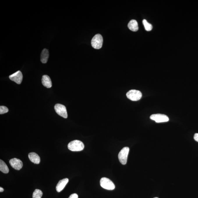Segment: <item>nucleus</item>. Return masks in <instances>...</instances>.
I'll list each match as a JSON object with an SVG mask.
<instances>
[{"label":"nucleus","mask_w":198,"mask_h":198,"mask_svg":"<svg viewBox=\"0 0 198 198\" xmlns=\"http://www.w3.org/2000/svg\"><path fill=\"white\" fill-rule=\"evenodd\" d=\"M128 27L130 30L132 31H137L138 30V22L135 20H131L128 24Z\"/></svg>","instance_id":"13"},{"label":"nucleus","mask_w":198,"mask_h":198,"mask_svg":"<svg viewBox=\"0 0 198 198\" xmlns=\"http://www.w3.org/2000/svg\"><path fill=\"white\" fill-rule=\"evenodd\" d=\"M49 57V51L46 49H43L42 51L40 56V60L42 63H46L47 62Z\"/></svg>","instance_id":"14"},{"label":"nucleus","mask_w":198,"mask_h":198,"mask_svg":"<svg viewBox=\"0 0 198 198\" xmlns=\"http://www.w3.org/2000/svg\"><path fill=\"white\" fill-rule=\"evenodd\" d=\"M9 77L12 81L15 82L17 84H20L22 82L23 76L22 72L18 70L16 73L10 75Z\"/></svg>","instance_id":"8"},{"label":"nucleus","mask_w":198,"mask_h":198,"mask_svg":"<svg viewBox=\"0 0 198 198\" xmlns=\"http://www.w3.org/2000/svg\"><path fill=\"white\" fill-rule=\"evenodd\" d=\"M100 185L104 189L108 190H113L115 189L114 184L108 178L103 177L100 181Z\"/></svg>","instance_id":"4"},{"label":"nucleus","mask_w":198,"mask_h":198,"mask_svg":"<svg viewBox=\"0 0 198 198\" xmlns=\"http://www.w3.org/2000/svg\"><path fill=\"white\" fill-rule=\"evenodd\" d=\"M28 157L31 162L36 164H39L40 162V158L37 154L35 152L30 153Z\"/></svg>","instance_id":"11"},{"label":"nucleus","mask_w":198,"mask_h":198,"mask_svg":"<svg viewBox=\"0 0 198 198\" xmlns=\"http://www.w3.org/2000/svg\"><path fill=\"white\" fill-rule=\"evenodd\" d=\"M194 138L195 141L198 142V133H196L195 134Z\"/></svg>","instance_id":"20"},{"label":"nucleus","mask_w":198,"mask_h":198,"mask_svg":"<svg viewBox=\"0 0 198 198\" xmlns=\"http://www.w3.org/2000/svg\"><path fill=\"white\" fill-rule=\"evenodd\" d=\"M150 119L156 123L167 122L169 120L167 116L165 114H152L151 116Z\"/></svg>","instance_id":"7"},{"label":"nucleus","mask_w":198,"mask_h":198,"mask_svg":"<svg viewBox=\"0 0 198 198\" xmlns=\"http://www.w3.org/2000/svg\"><path fill=\"white\" fill-rule=\"evenodd\" d=\"M0 171L5 174H8L9 172V169L6 164L2 160H0Z\"/></svg>","instance_id":"15"},{"label":"nucleus","mask_w":198,"mask_h":198,"mask_svg":"<svg viewBox=\"0 0 198 198\" xmlns=\"http://www.w3.org/2000/svg\"><path fill=\"white\" fill-rule=\"evenodd\" d=\"M43 195V192L39 189H35L33 193V198H41Z\"/></svg>","instance_id":"16"},{"label":"nucleus","mask_w":198,"mask_h":198,"mask_svg":"<svg viewBox=\"0 0 198 198\" xmlns=\"http://www.w3.org/2000/svg\"><path fill=\"white\" fill-rule=\"evenodd\" d=\"M126 96L131 101H137L140 100L142 97V94L139 90H131L127 93Z\"/></svg>","instance_id":"5"},{"label":"nucleus","mask_w":198,"mask_h":198,"mask_svg":"<svg viewBox=\"0 0 198 198\" xmlns=\"http://www.w3.org/2000/svg\"><path fill=\"white\" fill-rule=\"evenodd\" d=\"M8 107L5 106H1L0 107V114H6L8 112Z\"/></svg>","instance_id":"18"},{"label":"nucleus","mask_w":198,"mask_h":198,"mask_svg":"<svg viewBox=\"0 0 198 198\" xmlns=\"http://www.w3.org/2000/svg\"><path fill=\"white\" fill-rule=\"evenodd\" d=\"M4 189L2 187H0V192H2L4 191Z\"/></svg>","instance_id":"21"},{"label":"nucleus","mask_w":198,"mask_h":198,"mask_svg":"<svg viewBox=\"0 0 198 198\" xmlns=\"http://www.w3.org/2000/svg\"><path fill=\"white\" fill-rule=\"evenodd\" d=\"M129 151L130 149L128 147H125L123 148L119 153L118 155L119 160L123 165H125L127 163Z\"/></svg>","instance_id":"3"},{"label":"nucleus","mask_w":198,"mask_h":198,"mask_svg":"<svg viewBox=\"0 0 198 198\" xmlns=\"http://www.w3.org/2000/svg\"><path fill=\"white\" fill-rule=\"evenodd\" d=\"M68 198H78V196L76 193H73L70 195Z\"/></svg>","instance_id":"19"},{"label":"nucleus","mask_w":198,"mask_h":198,"mask_svg":"<svg viewBox=\"0 0 198 198\" xmlns=\"http://www.w3.org/2000/svg\"><path fill=\"white\" fill-rule=\"evenodd\" d=\"M68 147L69 150L73 152H78L84 149V145L82 141L75 140L69 142L68 144Z\"/></svg>","instance_id":"1"},{"label":"nucleus","mask_w":198,"mask_h":198,"mask_svg":"<svg viewBox=\"0 0 198 198\" xmlns=\"http://www.w3.org/2000/svg\"><path fill=\"white\" fill-rule=\"evenodd\" d=\"M153 198H158V197H155Z\"/></svg>","instance_id":"22"},{"label":"nucleus","mask_w":198,"mask_h":198,"mask_svg":"<svg viewBox=\"0 0 198 198\" xmlns=\"http://www.w3.org/2000/svg\"><path fill=\"white\" fill-rule=\"evenodd\" d=\"M103 42V38L100 34L95 35L92 39L91 44L92 46L95 49H99L102 47Z\"/></svg>","instance_id":"2"},{"label":"nucleus","mask_w":198,"mask_h":198,"mask_svg":"<svg viewBox=\"0 0 198 198\" xmlns=\"http://www.w3.org/2000/svg\"><path fill=\"white\" fill-rule=\"evenodd\" d=\"M143 24L144 25V27H145V29L146 31H149L152 30L153 26L152 24H151L148 23V22H147L146 20L144 19L143 20Z\"/></svg>","instance_id":"17"},{"label":"nucleus","mask_w":198,"mask_h":198,"mask_svg":"<svg viewBox=\"0 0 198 198\" xmlns=\"http://www.w3.org/2000/svg\"><path fill=\"white\" fill-rule=\"evenodd\" d=\"M54 109L56 112L64 118H67L68 114L66 107L64 105L61 104H56L54 106Z\"/></svg>","instance_id":"6"},{"label":"nucleus","mask_w":198,"mask_h":198,"mask_svg":"<svg viewBox=\"0 0 198 198\" xmlns=\"http://www.w3.org/2000/svg\"><path fill=\"white\" fill-rule=\"evenodd\" d=\"M42 84L47 88H50L52 87V82L50 77L47 75L42 76Z\"/></svg>","instance_id":"12"},{"label":"nucleus","mask_w":198,"mask_h":198,"mask_svg":"<svg viewBox=\"0 0 198 198\" xmlns=\"http://www.w3.org/2000/svg\"><path fill=\"white\" fill-rule=\"evenodd\" d=\"M68 182L69 179L67 178H64L59 181L56 187V191L58 192H61L64 189Z\"/></svg>","instance_id":"10"},{"label":"nucleus","mask_w":198,"mask_h":198,"mask_svg":"<svg viewBox=\"0 0 198 198\" xmlns=\"http://www.w3.org/2000/svg\"><path fill=\"white\" fill-rule=\"evenodd\" d=\"M9 163L13 168L17 170H20L23 167L22 161L18 158H12L10 160Z\"/></svg>","instance_id":"9"}]
</instances>
